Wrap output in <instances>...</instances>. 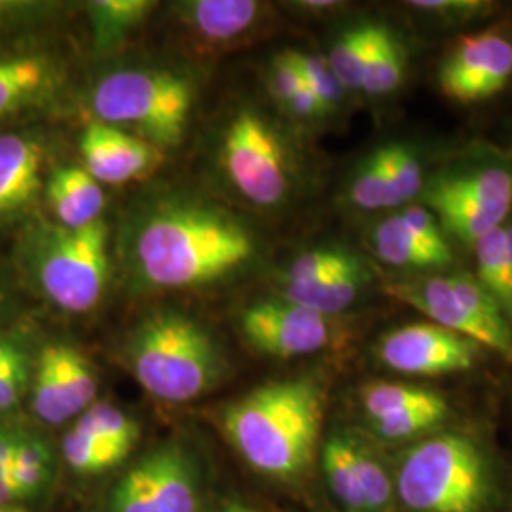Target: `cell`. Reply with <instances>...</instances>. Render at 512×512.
Listing matches in <instances>:
<instances>
[{
	"label": "cell",
	"instance_id": "1",
	"mask_svg": "<svg viewBox=\"0 0 512 512\" xmlns=\"http://www.w3.org/2000/svg\"><path fill=\"white\" fill-rule=\"evenodd\" d=\"M253 234L232 215L202 203H167L139 222L133 262L156 289H192L236 274L255 256Z\"/></svg>",
	"mask_w": 512,
	"mask_h": 512
},
{
	"label": "cell",
	"instance_id": "2",
	"mask_svg": "<svg viewBox=\"0 0 512 512\" xmlns=\"http://www.w3.org/2000/svg\"><path fill=\"white\" fill-rule=\"evenodd\" d=\"M323 412L325 391L317 380H275L228 404L222 429L249 467L272 478L293 480L313 461Z\"/></svg>",
	"mask_w": 512,
	"mask_h": 512
},
{
	"label": "cell",
	"instance_id": "3",
	"mask_svg": "<svg viewBox=\"0 0 512 512\" xmlns=\"http://www.w3.org/2000/svg\"><path fill=\"white\" fill-rule=\"evenodd\" d=\"M124 357L139 385L165 403L200 399L228 370L213 332L181 311L143 317L129 332Z\"/></svg>",
	"mask_w": 512,
	"mask_h": 512
},
{
	"label": "cell",
	"instance_id": "4",
	"mask_svg": "<svg viewBox=\"0 0 512 512\" xmlns=\"http://www.w3.org/2000/svg\"><path fill=\"white\" fill-rule=\"evenodd\" d=\"M395 495L410 512H484L494 495L476 440L442 433L414 444L397 465Z\"/></svg>",
	"mask_w": 512,
	"mask_h": 512
},
{
	"label": "cell",
	"instance_id": "5",
	"mask_svg": "<svg viewBox=\"0 0 512 512\" xmlns=\"http://www.w3.org/2000/svg\"><path fill=\"white\" fill-rule=\"evenodd\" d=\"M194 93L188 80L164 71L128 69L105 76L92 93L99 122L129 126L152 147H179Z\"/></svg>",
	"mask_w": 512,
	"mask_h": 512
},
{
	"label": "cell",
	"instance_id": "6",
	"mask_svg": "<svg viewBox=\"0 0 512 512\" xmlns=\"http://www.w3.org/2000/svg\"><path fill=\"white\" fill-rule=\"evenodd\" d=\"M109 228L97 220L84 228H46L29 245V268L55 306L86 313L101 300L109 274Z\"/></svg>",
	"mask_w": 512,
	"mask_h": 512
},
{
	"label": "cell",
	"instance_id": "7",
	"mask_svg": "<svg viewBox=\"0 0 512 512\" xmlns=\"http://www.w3.org/2000/svg\"><path fill=\"white\" fill-rule=\"evenodd\" d=\"M105 512H202V471L179 442L137 459L110 490Z\"/></svg>",
	"mask_w": 512,
	"mask_h": 512
},
{
	"label": "cell",
	"instance_id": "8",
	"mask_svg": "<svg viewBox=\"0 0 512 512\" xmlns=\"http://www.w3.org/2000/svg\"><path fill=\"white\" fill-rule=\"evenodd\" d=\"M222 162L239 194L260 207H274L289 192V167L274 133L256 112L245 110L224 135Z\"/></svg>",
	"mask_w": 512,
	"mask_h": 512
},
{
	"label": "cell",
	"instance_id": "9",
	"mask_svg": "<svg viewBox=\"0 0 512 512\" xmlns=\"http://www.w3.org/2000/svg\"><path fill=\"white\" fill-rule=\"evenodd\" d=\"M376 355L382 365L401 374L444 376L471 370L480 357V346L429 321L385 332Z\"/></svg>",
	"mask_w": 512,
	"mask_h": 512
},
{
	"label": "cell",
	"instance_id": "10",
	"mask_svg": "<svg viewBox=\"0 0 512 512\" xmlns=\"http://www.w3.org/2000/svg\"><path fill=\"white\" fill-rule=\"evenodd\" d=\"M512 76V38L499 29L480 31L456 42L439 71L442 93L461 105L494 97Z\"/></svg>",
	"mask_w": 512,
	"mask_h": 512
},
{
	"label": "cell",
	"instance_id": "11",
	"mask_svg": "<svg viewBox=\"0 0 512 512\" xmlns=\"http://www.w3.org/2000/svg\"><path fill=\"white\" fill-rule=\"evenodd\" d=\"M239 329L251 348L279 359L317 353L334 338L332 317L283 298L249 306L241 313Z\"/></svg>",
	"mask_w": 512,
	"mask_h": 512
},
{
	"label": "cell",
	"instance_id": "12",
	"mask_svg": "<svg viewBox=\"0 0 512 512\" xmlns=\"http://www.w3.org/2000/svg\"><path fill=\"white\" fill-rule=\"evenodd\" d=\"M84 169L97 183L122 184L143 177L162 160V152L139 135L99 120L90 122L80 139Z\"/></svg>",
	"mask_w": 512,
	"mask_h": 512
},
{
	"label": "cell",
	"instance_id": "13",
	"mask_svg": "<svg viewBox=\"0 0 512 512\" xmlns=\"http://www.w3.org/2000/svg\"><path fill=\"white\" fill-rule=\"evenodd\" d=\"M387 293L404 304L421 311L431 323L442 329L452 330L469 340H473L480 348H488L512 361L511 351L505 348L494 332L486 329L471 311L463 306L458 294L454 293L448 277L433 275L416 281L391 283Z\"/></svg>",
	"mask_w": 512,
	"mask_h": 512
},
{
	"label": "cell",
	"instance_id": "14",
	"mask_svg": "<svg viewBox=\"0 0 512 512\" xmlns=\"http://www.w3.org/2000/svg\"><path fill=\"white\" fill-rule=\"evenodd\" d=\"M42 143L27 133H0V219L23 213L40 190Z\"/></svg>",
	"mask_w": 512,
	"mask_h": 512
},
{
	"label": "cell",
	"instance_id": "15",
	"mask_svg": "<svg viewBox=\"0 0 512 512\" xmlns=\"http://www.w3.org/2000/svg\"><path fill=\"white\" fill-rule=\"evenodd\" d=\"M46 198L61 228H84L101 220L105 192L84 167H61L46 186Z\"/></svg>",
	"mask_w": 512,
	"mask_h": 512
},
{
	"label": "cell",
	"instance_id": "16",
	"mask_svg": "<svg viewBox=\"0 0 512 512\" xmlns=\"http://www.w3.org/2000/svg\"><path fill=\"white\" fill-rule=\"evenodd\" d=\"M374 253L385 264L406 270L444 268L454 262L452 249H439L412 232L401 215L382 220L372 232Z\"/></svg>",
	"mask_w": 512,
	"mask_h": 512
},
{
	"label": "cell",
	"instance_id": "17",
	"mask_svg": "<svg viewBox=\"0 0 512 512\" xmlns=\"http://www.w3.org/2000/svg\"><path fill=\"white\" fill-rule=\"evenodd\" d=\"M54 84V63L44 55L0 57V118L37 103Z\"/></svg>",
	"mask_w": 512,
	"mask_h": 512
},
{
	"label": "cell",
	"instance_id": "18",
	"mask_svg": "<svg viewBox=\"0 0 512 512\" xmlns=\"http://www.w3.org/2000/svg\"><path fill=\"white\" fill-rule=\"evenodd\" d=\"M177 12L200 37L224 42L241 37L255 25L260 4L253 0H192L177 4Z\"/></svg>",
	"mask_w": 512,
	"mask_h": 512
},
{
	"label": "cell",
	"instance_id": "19",
	"mask_svg": "<svg viewBox=\"0 0 512 512\" xmlns=\"http://www.w3.org/2000/svg\"><path fill=\"white\" fill-rule=\"evenodd\" d=\"M423 198L442 226L463 243L475 245L482 236L503 226L507 219L480 203L444 192L431 183L423 188Z\"/></svg>",
	"mask_w": 512,
	"mask_h": 512
},
{
	"label": "cell",
	"instance_id": "20",
	"mask_svg": "<svg viewBox=\"0 0 512 512\" xmlns=\"http://www.w3.org/2000/svg\"><path fill=\"white\" fill-rule=\"evenodd\" d=\"M365 283V266L357 264L353 268L315 279L310 283L285 285L283 300L332 317L348 310L359 298Z\"/></svg>",
	"mask_w": 512,
	"mask_h": 512
},
{
	"label": "cell",
	"instance_id": "21",
	"mask_svg": "<svg viewBox=\"0 0 512 512\" xmlns=\"http://www.w3.org/2000/svg\"><path fill=\"white\" fill-rule=\"evenodd\" d=\"M444 192L467 198L488 207L503 217L512 209V171L505 167H480L452 175H442L431 181Z\"/></svg>",
	"mask_w": 512,
	"mask_h": 512
},
{
	"label": "cell",
	"instance_id": "22",
	"mask_svg": "<svg viewBox=\"0 0 512 512\" xmlns=\"http://www.w3.org/2000/svg\"><path fill=\"white\" fill-rule=\"evenodd\" d=\"M156 2L150 0H93L88 2L93 48L114 52L147 19Z\"/></svg>",
	"mask_w": 512,
	"mask_h": 512
},
{
	"label": "cell",
	"instance_id": "23",
	"mask_svg": "<svg viewBox=\"0 0 512 512\" xmlns=\"http://www.w3.org/2000/svg\"><path fill=\"white\" fill-rule=\"evenodd\" d=\"M321 465L330 494L344 512H365L361 480L355 463V437L332 433L321 450Z\"/></svg>",
	"mask_w": 512,
	"mask_h": 512
},
{
	"label": "cell",
	"instance_id": "24",
	"mask_svg": "<svg viewBox=\"0 0 512 512\" xmlns=\"http://www.w3.org/2000/svg\"><path fill=\"white\" fill-rule=\"evenodd\" d=\"M69 418L86 412L97 397V380L90 361L69 344H48Z\"/></svg>",
	"mask_w": 512,
	"mask_h": 512
},
{
	"label": "cell",
	"instance_id": "25",
	"mask_svg": "<svg viewBox=\"0 0 512 512\" xmlns=\"http://www.w3.org/2000/svg\"><path fill=\"white\" fill-rule=\"evenodd\" d=\"M476 279L494 296L512 327V272L507 255L505 226H499L476 241Z\"/></svg>",
	"mask_w": 512,
	"mask_h": 512
},
{
	"label": "cell",
	"instance_id": "26",
	"mask_svg": "<svg viewBox=\"0 0 512 512\" xmlns=\"http://www.w3.org/2000/svg\"><path fill=\"white\" fill-rule=\"evenodd\" d=\"M403 78V46L389 27L376 23L361 90L368 95H387L403 84Z\"/></svg>",
	"mask_w": 512,
	"mask_h": 512
},
{
	"label": "cell",
	"instance_id": "27",
	"mask_svg": "<svg viewBox=\"0 0 512 512\" xmlns=\"http://www.w3.org/2000/svg\"><path fill=\"white\" fill-rule=\"evenodd\" d=\"M440 393L401 382H370L361 389V408L366 421L385 420L408 410L439 401Z\"/></svg>",
	"mask_w": 512,
	"mask_h": 512
},
{
	"label": "cell",
	"instance_id": "28",
	"mask_svg": "<svg viewBox=\"0 0 512 512\" xmlns=\"http://www.w3.org/2000/svg\"><path fill=\"white\" fill-rule=\"evenodd\" d=\"M376 33V23H359L346 29L330 48L332 73L340 80L344 90H361L366 61Z\"/></svg>",
	"mask_w": 512,
	"mask_h": 512
},
{
	"label": "cell",
	"instance_id": "29",
	"mask_svg": "<svg viewBox=\"0 0 512 512\" xmlns=\"http://www.w3.org/2000/svg\"><path fill=\"white\" fill-rule=\"evenodd\" d=\"M54 469V452L48 440L25 429L10 467V475L14 476L27 499L46 492V488L54 480Z\"/></svg>",
	"mask_w": 512,
	"mask_h": 512
},
{
	"label": "cell",
	"instance_id": "30",
	"mask_svg": "<svg viewBox=\"0 0 512 512\" xmlns=\"http://www.w3.org/2000/svg\"><path fill=\"white\" fill-rule=\"evenodd\" d=\"M65 463L78 475H103L128 458L124 450L95 439L78 425H73L61 442Z\"/></svg>",
	"mask_w": 512,
	"mask_h": 512
},
{
	"label": "cell",
	"instance_id": "31",
	"mask_svg": "<svg viewBox=\"0 0 512 512\" xmlns=\"http://www.w3.org/2000/svg\"><path fill=\"white\" fill-rule=\"evenodd\" d=\"M74 425H78L95 439L124 450L126 454H131L141 439L139 423L114 404L93 403L86 412L78 416Z\"/></svg>",
	"mask_w": 512,
	"mask_h": 512
},
{
	"label": "cell",
	"instance_id": "32",
	"mask_svg": "<svg viewBox=\"0 0 512 512\" xmlns=\"http://www.w3.org/2000/svg\"><path fill=\"white\" fill-rule=\"evenodd\" d=\"M349 200L363 211H380L399 207L393 183L385 171L380 150L366 158L349 184Z\"/></svg>",
	"mask_w": 512,
	"mask_h": 512
},
{
	"label": "cell",
	"instance_id": "33",
	"mask_svg": "<svg viewBox=\"0 0 512 512\" xmlns=\"http://www.w3.org/2000/svg\"><path fill=\"white\" fill-rule=\"evenodd\" d=\"M355 463L361 480L365 512H393L395 482L376 452L355 437Z\"/></svg>",
	"mask_w": 512,
	"mask_h": 512
},
{
	"label": "cell",
	"instance_id": "34",
	"mask_svg": "<svg viewBox=\"0 0 512 512\" xmlns=\"http://www.w3.org/2000/svg\"><path fill=\"white\" fill-rule=\"evenodd\" d=\"M448 414H450L448 401L440 397L435 403L408 410L399 416L370 421L368 427L376 439L385 440V442H404L437 429L440 423L448 418Z\"/></svg>",
	"mask_w": 512,
	"mask_h": 512
},
{
	"label": "cell",
	"instance_id": "35",
	"mask_svg": "<svg viewBox=\"0 0 512 512\" xmlns=\"http://www.w3.org/2000/svg\"><path fill=\"white\" fill-rule=\"evenodd\" d=\"M31 408L38 420L46 425H61L71 420L65 408L63 393L57 380L54 359L48 346L40 351L31 378Z\"/></svg>",
	"mask_w": 512,
	"mask_h": 512
},
{
	"label": "cell",
	"instance_id": "36",
	"mask_svg": "<svg viewBox=\"0 0 512 512\" xmlns=\"http://www.w3.org/2000/svg\"><path fill=\"white\" fill-rule=\"evenodd\" d=\"M384 160L385 171L393 183L395 194L401 205L414 202L418 196L423 194V171H421L420 160L416 152L406 145H387L378 148Z\"/></svg>",
	"mask_w": 512,
	"mask_h": 512
},
{
	"label": "cell",
	"instance_id": "37",
	"mask_svg": "<svg viewBox=\"0 0 512 512\" xmlns=\"http://www.w3.org/2000/svg\"><path fill=\"white\" fill-rule=\"evenodd\" d=\"M357 264H361V260L344 249H313L294 258L283 281L285 285H302L330 274H338Z\"/></svg>",
	"mask_w": 512,
	"mask_h": 512
},
{
	"label": "cell",
	"instance_id": "38",
	"mask_svg": "<svg viewBox=\"0 0 512 512\" xmlns=\"http://www.w3.org/2000/svg\"><path fill=\"white\" fill-rule=\"evenodd\" d=\"M296 54H298V63L302 67L304 82L319 99L323 112L327 114L330 110L336 109L346 90L336 78V74L332 73L327 57L317 54H300V52Z\"/></svg>",
	"mask_w": 512,
	"mask_h": 512
},
{
	"label": "cell",
	"instance_id": "39",
	"mask_svg": "<svg viewBox=\"0 0 512 512\" xmlns=\"http://www.w3.org/2000/svg\"><path fill=\"white\" fill-rule=\"evenodd\" d=\"M33 365L29 353L0 368V414L12 410L31 389Z\"/></svg>",
	"mask_w": 512,
	"mask_h": 512
},
{
	"label": "cell",
	"instance_id": "40",
	"mask_svg": "<svg viewBox=\"0 0 512 512\" xmlns=\"http://www.w3.org/2000/svg\"><path fill=\"white\" fill-rule=\"evenodd\" d=\"M304 84L302 67L298 63L296 52H283L277 55L270 71V92L275 101L287 105Z\"/></svg>",
	"mask_w": 512,
	"mask_h": 512
},
{
	"label": "cell",
	"instance_id": "41",
	"mask_svg": "<svg viewBox=\"0 0 512 512\" xmlns=\"http://www.w3.org/2000/svg\"><path fill=\"white\" fill-rule=\"evenodd\" d=\"M408 6L421 14H431L444 19H473L492 10V4L480 0H416L408 2Z\"/></svg>",
	"mask_w": 512,
	"mask_h": 512
},
{
	"label": "cell",
	"instance_id": "42",
	"mask_svg": "<svg viewBox=\"0 0 512 512\" xmlns=\"http://www.w3.org/2000/svg\"><path fill=\"white\" fill-rule=\"evenodd\" d=\"M401 219L408 224L412 232H416L423 241H427L433 247L439 249H450L448 241L442 236L439 220L429 211L425 205H408L399 213Z\"/></svg>",
	"mask_w": 512,
	"mask_h": 512
},
{
	"label": "cell",
	"instance_id": "43",
	"mask_svg": "<svg viewBox=\"0 0 512 512\" xmlns=\"http://www.w3.org/2000/svg\"><path fill=\"white\" fill-rule=\"evenodd\" d=\"M25 433V427L14 423H0V475L10 473L12 461L18 450L19 440Z\"/></svg>",
	"mask_w": 512,
	"mask_h": 512
},
{
	"label": "cell",
	"instance_id": "44",
	"mask_svg": "<svg viewBox=\"0 0 512 512\" xmlns=\"http://www.w3.org/2000/svg\"><path fill=\"white\" fill-rule=\"evenodd\" d=\"M285 107L298 118H315V116L325 114L319 99L315 97V93L311 92L310 86L306 82L302 84V88L298 92L294 93L293 99Z\"/></svg>",
	"mask_w": 512,
	"mask_h": 512
},
{
	"label": "cell",
	"instance_id": "45",
	"mask_svg": "<svg viewBox=\"0 0 512 512\" xmlns=\"http://www.w3.org/2000/svg\"><path fill=\"white\" fill-rule=\"evenodd\" d=\"M23 501H29L25 492L10 473L0 475V507H14Z\"/></svg>",
	"mask_w": 512,
	"mask_h": 512
},
{
	"label": "cell",
	"instance_id": "46",
	"mask_svg": "<svg viewBox=\"0 0 512 512\" xmlns=\"http://www.w3.org/2000/svg\"><path fill=\"white\" fill-rule=\"evenodd\" d=\"M27 349L14 338H0V368L16 361L21 355H25Z\"/></svg>",
	"mask_w": 512,
	"mask_h": 512
},
{
	"label": "cell",
	"instance_id": "47",
	"mask_svg": "<svg viewBox=\"0 0 512 512\" xmlns=\"http://www.w3.org/2000/svg\"><path fill=\"white\" fill-rule=\"evenodd\" d=\"M215 512H260L241 499H226Z\"/></svg>",
	"mask_w": 512,
	"mask_h": 512
},
{
	"label": "cell",
	"instance_id": "48",
	"mask_svg": "<svg viewBox=\"0 0 512 512\" xmlns=\"http://www.w3.org/2000/svg\"><path fill=\"white\" fill-rule=\"evenodd\" d=\"M300 6H306L308 10L315 12V10H330L332 6H336V2H329V0L327 2H302Z\"/></svg>",
	"mask_w": 512,
	"mask_h": 512
},
{
	"label": "cell",
	"instance_id": "49",
	"mask_svg": "<svg viewBox=\"0 0 512 512\" xmlns=\"http://www.w3.org/2000/svg\"><path fill=\"white\" fill-rule=\"evenodd\" d=\"M0 512H29L27 509H23V507H19V505H14V507H0Z\"/></svg>",
	"mask_w": 512,
	"mask_h": 512
}]
</instances>
